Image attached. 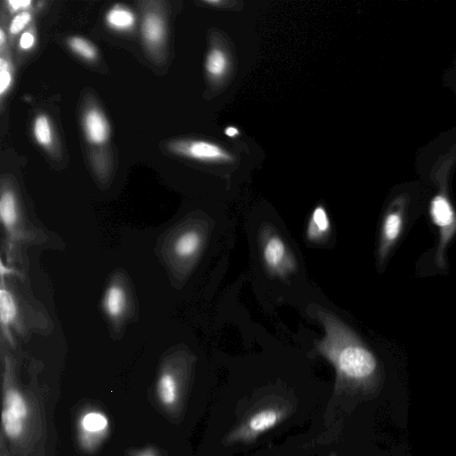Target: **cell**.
<instances>
[{
    "label": "cell",
    "instance_id": "obj_3",
    "mask_svg": "<svg viewBox=\"0 0 456 456\" xmlns=\"http://www.w3.org/2000/svg\"><path fill=\"white\" fill-rule=\"evenodd\" d=\"M110 423L107 414L95 407L84 409L77 419V439L82 451L95 452L107 439Z\"/></svg>",
    "mask_w": 456,
    "mask_h": 456
},
{
    "label": "cell",
    "instance_id": "obj_24",
    "mask_svg": "<svg viewBox=\"0 0 456 456\" xmlns=\"http://www.w3.org/2000/svg\"><path fill=\"white\" fill-rule=\"evenodd\" d=\"M8 4L10 5V7L13 10V11H17L20 8H25V7H28L30 4H31V1H26V0H21V1H18V0H10L8 1Z\"/></svg>",
    "mask_w": 456,
    "mask_h": 456
},
{
    "label": "cell",
    "instance_id": "obj_17",
    "mask_svg": "<svg viewBox=\"0 0 456 456\" xmlns=\"http://www.w3.org/2000/svg\"><path fill=\"white\" fill-rule=\"evenodd\" d=\"M143 37L150 44H158L164 37L162 20L156 14L147 15L142 24Z\"/></svg>",
    "mask_w": 456,
    "mask_h": 456
},
{
    "label": "cell",
    "instance_id": "obj_8",
    "mask_svg": "<svg viewBox=\"0 0 456 456\" xmlns=\"http://www.w3.org/2000/svg\"><path fill=\"white\" fill-rule=\"evenodd\" d=\"M281 418V411L274 407H264L252 413L232 434V441L254 439L274 427Z\"/></svg>",
    "mask_w": 456,
    "mask_h": 456
},
{
    "label": "cell",
    "instance_id": "obj_25",
    "mask_svg": "<svg viewBox=\"0 0 456 456\" xmlns=\"http://www.w3.org/2000/svg\"><path fill=\"white\" fill-rule=\"evenodd\" d=\"M224 133L229 138H236L240 134L239 128L233 126H226L224 130Z\"/></svg>",
    "mask_w": 456,
    "mask_h": 456
},
{
    "label": "cell",
    "instance_id": "obj_11",
    "mask_svg": "<svg viewBox=\"0 0 456 456\" xmlns=\"http://www.w3.org/2000/svg\"><path fill=\"white\" fill-rule=\"evenodd\" d=\"M18 316V307L12 291L5 285L4 277L1 276L0 285V321L4 336L11 345L13 339L11 327L14 325Z\"/></svg>",
    "mask_w": 456,
    "mask_h": 456
},
{
    "label": "cell",
    "instance_id": "obj_28",
    "mask_svg": "<svg viewBox=\"0 0 456 456\" xmlns=\"http://www.w3.org/2000/svg\"><path fill=\"white\" fill-rule=\"evenodd\" d=\"M206 4H223L224 2L223 1H220V0H215V1H205Z\"/></svg>",
    "mask_w": 456,
    "mask_h": 456
},
{
    "label": "cell",
    "instance_id": "obj_12",
    "mask_svg": "<svg viewBox=\"0 0 456 456\" xmlns=\"http://www.w3.org/2000/svg\"><path fill=\"white\" fill-rule=\"evenodd\" d=\"M0 219L10 240H17L20 215L15 195L4 191L0 199Z\"/></svg>",
    "mask_w": 456,
    "mask_h": 456
},
{
    "label": "cell",
    "instance_id": "obj_7",
    "mask_svg": "<svg viewBox=\"0 0 456 456\" xmlns=\"http://www.w3.org/2000/svg\"><path fill=\"white\" fill-rule=\"evenodd\" d=\"M430 215L440 232V242L437 253L438 261L443 264L444 248L456 232V215L446 198L436 196L430 206Z\"/></svg>",
    "mask_w": 456,
    "mask_h": 456
},
{
    "label": "cell",
    "instance_id": "obj_4",
    "mask_svg": "<svg viewBox=\"0 0 456 456\" xmlns=\"http://www.w3.org/2000/svg\"><path fill=\"white\" fill-rule=\"evenodd\" d=\"M184 391V379L181 371L173 364L166 363L157 377L154 387V396L159 406L169 414L179 412Z\"/></svg>",
    "mask_w": 456,
    "mask_h": 456
},
{
    "label": "cell",
    "instance_id": "obj_22",
    "mask_svg": "<svg viewBox=\"0 0 456 456\" xmlns=\"http://www.w3.org/2000/svg\"><path fill=\"white\" fill-rule=\"evenodd\" d=\"M30 14L27 12L17 14L11 22L10 32L17 34L21 31L30 20Z\"/></svg>",
    "mask_w": 456,
    "mask_h": 456
},
{
    "label": "cell",
    "instance_id": "obj_15",
    "mask_svg": "<svg viewBox=\"0 0 456 456\" xmlns=\"http://www.w3.org/2000/svg\"><path fill=\"white\" fill-rule=\"evenodd\" d=\"M330 229V222L322 206L316 207L309 219L306 235L311 241H319L323 240L329 233Z\"/></svg>",
    "mask_w": 456,
    "mask_h": 456
},
{
    "label": "cell",
    "instance_id": "obj_16",
    "mask_svg": "<svg viewBox=\"0 0 456 456\" xmlns=\"http://www.w3.org/2000/svg\"><path fill=\"white\" fill-rule=\"evenodd\" d=\"M228 56L223 49L215 47L208 52L206 58L205 68L211 78H223L228 70Z\"/></svg>",
    "mask_w": 456,
    "mask_h": 456
},
{
    "label": "cell",
    "instance_id": "obj_6",
    "mask_svg": "<svg viewBox=\"0 0 456 456\" xmlns=\"http://www.w3.org/2000/svg\"><path fill=\"white\" fill-rule=\"evenodd\" d=\"M172 151L187 158L203 162L229 163L232 156L217 143L204 140H186L174 142Z\"/></svg>",
    "mask_w": 456,
    "mask_h": 456
},
{
    "label": "cell",
    "instance_id": "obj_14",
    "mask_svg": "<svg viewBox=\"0 0 456 456\" xmlns=\"http://www.w3.org/2000/svg\"><path fill=\"white\" fill-rule=\"evenodd\" d=\"M201 237L196 231L190 230L181 233L174 242V253L181 259L194 256L201 246Z\"/></svg>",
    "mask_w": 456,
    "mask_h": 456
},
{
    "label": "cell",
    "instance_id": "obj_26",
    "mask_svg": "<svg viewBox=\"0 0 456 456\" xmlns=\"http://www.w3.org/2000/svg\"><path fill=\"white\" fill-rule=\"evenodd\" d=\"M133 456H159V454L155 449L148 447L136 452Z\"/></svg>",
    "mask_w": 456,
    "mask_h": 456
},
{
    "label": "cell",
    "instance_id": "obj_18",
    "mask_svg": "<svg viewBox=\"0 0 456 456\" xmlns=\"http://www.w3.org/2000/svg\"><path fill=\"white\" fill-rule=\"evenodd\" d=\"M106 20L110 26L118 29H126L134 22L133 13L121 6H115L110 10Z\"/></svg>",
    "mask_w": 456,
    "mask_h": 456
},
{
    "label": "cell",
    "instance_id": "obj_19",
    "mask_svg": "<svg viewBox=\"0 0 456 456\" xmlns=\"http://www.w3.org/2000/svg\"><path fill=\"white\" fill-rule=\"evenodd\" d=\"M34 135L37 142L47 147L53 140L52 130L48 118L45 115H39L34 121L33 126Z\"/></svg>",
    "mask_w": 456,
    "mask_h": 456
},
{
    "label": "cell",
    "instance_id": "obj_10",
    "mask_svg": "<svg viewBox=\"0 0 456 456\" xmlns=\"http://www.w3.org/2000/svg\"><path fill=\"white\" fill-rule=\"evenodd\" d=\"M404 224L403 213L400 208L389 211L382 223L379 259L384 260L397 241Z\"/></svg>",
    "mask_w": 456,
    "mask_h": 456
},
{
    "label": "cell",
    "instance_id": "obj_20",
    "mask_svg": "<svg viewBox=\"0 0 456 456\" xmlns=\"http://www.w3.org/2000/svg\"><path fill=\"white\" fill-rule=\"evenodd\" d=\"M69 45L73 52L87 60H93L96 56V50L94 45L82 37H74L69 38Z\"/></svg>",
    "mask_w": 456,
    "mask_h": 456
},
{
    "label": "cell",
    "instance_id": "obj_9",
    "mask_svg": "<svg viewBox=\"0 0 456 456\" xmlns=\"http://www.w3.org/2000/svg\"><path fill=\"white\" fill-rule=\"evenodd\" d=\"M102 307L106 316L114 322H118L128 308V295L126 288L119 281H112L106 288Z\"/></svg>",
    "mask_w": 456,
    "mask_h": 456
},
{
    "label": "cell",
    "instance_id": "obj_23",
    "mask_svg": "<svg viewBox=\"0 0 456 456\" xmlns=\"http://www.w3.org/2000/svg\"><path fill=\"white\" fill-rule=\"evenodd\" d=\"M35 38L30 32H24L20 39V46L24 49H29L34 45Z\"/></svg>",
    "mask_w": 456,
    "mask_h": 456
},
{
    "label": "cell",
    "instance_id": "obj_27",
    "mask_svg": "<svg viewBox=\"0 0 456 456\" xmlns=\"http://www.w3.org/2000/svg\"><path fill=\"white\" fill-rule=\"evenodd\" d=\"M0 456H8L7 452L4 451V436H1V455Z\"/></svg>",
    "mask_w": 456,
    "mask_h": 456
},
{
    "label": "cell",
    "instance_id": "obj_1",
    "mask_svg": "<svg viewBox=\"0 0 456 456\" xmlns=\"http://www.w3.org/2000/svg\"><path fill=\"white\" fill-rule=\"evenodd\" d=\"M320 318L325 336L317 343V348L335 366L338 376L357 383L376 377L378 362L372 352L335 316L322 313Z\"/></svg>",
    "mask_w": 456,
    "mask_h": 456
},
{
    "label": "cell",
    "instance_id": "obj_13",
    "mask_svg": "<svg viewBox=\"0 0 456 456\" xmlns=\"http://www.w3.org/2000/svg\"><path fill=\"white\" fill-rule=\"evenodd\" d=\"M84 128L91 143L102 144L109 137V125L103 114L97 109L88 110L84 116Z\"/></svg>",
    "mask_w": 456,
    "mask_h": 456
},
{
    "label": "cell",
    "instance_id": "obj_21",
    "mask_svg": "<svg viewBox=\"0 0 456 456\" xmlns=\"http://www.w3.org/2000/svg\"><path fill=\"white\" fill-rule=\"evenodd\" d=\"M12 82V75L10 72L8 62L4 59H0V94L3 95L9 88Z\"/></svg>",
    "mask_w": 456,
    "mask_h": 456
},
{
    "label": "cell",
    "instance_id": "obj_5",
    "mask_svg": "<svg viewBox=\"0 0 456 456\" xmlns=\"http://www.w3.org/2000/svg\"><path fill=\"white\" fill-rule=\"evenodd\" d=\"M262 255L267 269L284 275L295 268V260L284 240L275 232H265L262 240Z\"/></svg>",
    "mask_w": 456,
    "mask_h": 456
},
{
    "label": "cell",
    "instance_id": "obj_29",
    "mask_svg": "<svg viewBox=\"0 0 456 456\" xmlns=\"http://www.w3.org/2000/svg\"><path fill=\"white\" fill-rule=\"evenodd\" d=\"M4 30L1 29L0 30V44H1V45H4Z\"/></svg>",
    "mask_w": 456,
    "mask_h": 456
},
{
    "label": "cell",
    "instance_id": "obj_2",
    "mask_svg": "<svg viewBox=\"0 0 456 456\" xmlns=\"http://www.w3.org/2000/svg\"><path fill=\"white\" fill-rule=\"evenodd\" d=\"M2 394V436L12 444L22 446L32 431L33 413L29 400L16 383L13 364L7 355L4 360Z\"/></svg>",
    "mask_w": 456,
    "mask_h": 456
}]
</instances>
